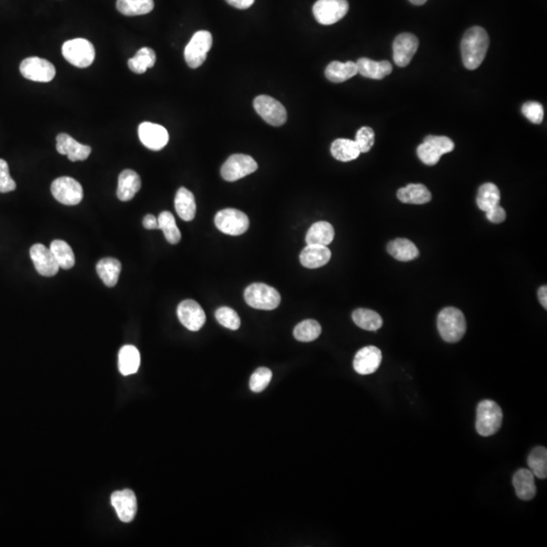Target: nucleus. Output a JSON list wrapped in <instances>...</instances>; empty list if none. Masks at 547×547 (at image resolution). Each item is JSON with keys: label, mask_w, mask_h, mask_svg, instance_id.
<instances>
[{"label": "nucleus", "mask_w": 547, "mask_h": 547, "mask_svg": "<svg viewBox=\"0 0 547 547\" xmlns=\"http://www.w3.org/2000/svg\"><path fill=\"white\" fill-rule=\"evenodd\" d=\"M489 38L482 26H472L465 32L461 41L463 64L469 70L480 67L489 49Z\"/></svg>", "instance_id": "obj_1"}, {"label": "nucleus", "mask_w": 547, "mask_h": 547, "mask_svg": "<svg viewBox=\"0 0 547 547\" xmlns=\"http://www.w3.org/2000/svg\"><path fill=\"white\" fill-rule=\"evenodd\" d=\"M437 327L441 338L447 342H457L467 331L464 314L455 307H446L439 313Z\"/></svg>", "instance_id": "obj_2"}, {"label": "nucleus", "mask_w": 547, "mask_h": 547, "mask_svg": "<svg viewBox=\"0 0 547 547\" xmlns=\"http://www.w3.org/2000/svg\"><path fill=\"white\" fill-rule=\"evenodd\" d=\"M503 423V412L498 403L489 399L480 401L476 410V432L483 437L493 436Z\"/></svg>", "instance_id": "obj_3"}, {"label": "nucleus", "mask_w": 547, "mask_h": 547, "mask_svg": "<svg viewBox=\"0 0 547 547\" xmlns=\"http://www.w3.org/2000/svg\"><path fill=\"white\" fill-rule=\"evenodd\" d=\"M245 300L252 309L274 311L280 305L281 295L269 285L254 283L245 289Z\"/></svg>", "instance_id": "obj_4"}, {"label": "nucleus", "mask_w": 547, "mask_h": 547, "mask_svg": "<svg viewBox=\"0 0 547 547\" xmlns=\"http://www.w3.org/2000/svg\"><path fill=\"white\" fill-rule=\"evenodd\" d=\"M455 148L454 142L445 136H427L417 149V157L427 166L438 164L442 155L452 153Z\"/></svg>", "instance_id": "obj_5"}, {"label": "nucleus", "mask_w": 547, "mask_h": 547, "mask_svg": "<svg viewBox=\"0 0 547 547\" xmlns=\"http://www.w3.org/2000/svg\"><path fill=\"white\" fill-rule=\"evenodd\" d=\"M62 54L70 64L78 68L89 67L96 58L94 45L89 40L83 38L65 42L62 46Z\"/></svg>", "instance_id": "obj_6"}, {"label": "nucleus", "mask_w": 547, "mask_h": 547, "mask_svg": "<svg viewBox=\"0 0 547 547\" xmlns=\"http://www.w3.org/2000/svg\"><path fill=\"white\" fill-rule=\"evenodd\" d=\"M212 35L208 31L195 33L184 49V60L189 67L196 69L200 67L207 58L208 52L212 47Z\"/></svg>", "instance_id": "obj_7"}, {"label": "nucleus", "mask_w": 547, "mask_h": 547, "mask_svg": "<svg viewBox=\"0 0 547 547\" xmlns=\"http://www.w3.org/2000/svg\"><path fill=\"white\" fill-rule=\"evenodd\" d=\"M215 225L223 234L236 236L247 232L250 219L247 214L237 209H223L215 216Z\"/></svg>", "instance_id": "obj_8"}, {"label": "nucleus", "mask_w": 547, "mask_h": 547, "mask_svg": "<svg viewBox=\"0 0 547 547\" xmlns=\"http://www.w3.org/2000/svg\"><path fill=\"white\" fill-rule=\"evenodd\" d=\"M257 113L271 126H282L287 121V111L284 105L272 96L261 94L254 101Z\"/></svg>", "instance_id": "obj_9"}, {"label": "nucleus", "mask_w": 547, "mask_h": 547, "mask_svg": "<svg viewBox=\"0 0 547 547\" xmlns=\"http://www.w3.org/2000/svg\"><path fill=\"white\" fill-rule=\"evenodd\" d=\"M53 197L66 206L78 205L83 199V189L76 180L61 177L51 184Z\"/></svg>", "instance_id": "obj_10"}, {"label": "nucleus", "mask_w": 547, "mask_h": 547, "mask_svg": "<svg viewBox=\"0 0 547 547\" xmlns=\"http://www.w3.org/2000/svg\"><path fill=\"white\" fill-rule=\"evenodd\" d=\"M313 10L318 23L324 26L333 25L349 12V3L347 0H318Z\"/></svg>", "instance_id": "obj_11"}, {"label": "nucleus", "mask_w": 547, "mask_h": 547, "mask_svg": "<svg viewBox=\"0 0 547 547\" xmlns=\"http://www.w3.org/2000/svg\"><path fill=\"white\" fill-rule=\"evenodd\" d=\"M258 164L247 155H232L221 168V175L226 182H236L258 170Z\"/></svg>", "instance_id": "obj_12"}, {"label": "nucleus", "mask_w": 547, "mask_h": 547, "mask_svg": "<svg viewBox=\"0 0 547 547\" xmlns=\"http://www.w3.org/2000/svg\"><path fill=\"white\" fill-rule=\"evenodd\" d=\"M19 71L24 78L36 83H50L56 76L55 66L40 57H28L21 61Z\"/></svg>", "instance_id": "obj_13"}, {"label": "nucleus", "mask_w": 547, "mask_h": 547, "mask_svg": "<svg viewBox=\"0 0 547 547\" xmlns=\"http://www.w3.org/2000/svg\"><path fill=\"white\" fill-rule=\"evenodd\" d=\"M177 318L184 327L191 331H198L206 322L205 311L195 300L182 301L177 306Z\"/></svg>", "instance_id": "obj_14"}, {"label": "nucleus", "mask_w": 547, "mask_h": 547, "mask_svg": "<svg viewBox=\"0 0 547 547\" xmlns=\"http://www.w3.org/2000/svg\"><path fill=\"white\" fill-rule=\"evenodd\" d=\"M138 135L145 147L155 151L162 150L170 140L168 132L164 126L150 122H144L139 125Z\"/></svg>", "instance_id": "obj_15"}, {"label": "nucleus", "mask_w": 547, "mask_h": 547, "mask_svg": "<svg viewBox=\"0 0 547 547\" xmlns=\"http://www.w3.org/2000/svg\"><path fill=\"white\" fill-rule=\"evenodd\" d=\"M419 48V40L415 35L403 33L399 35L393 42V60L399 67L410 64Z\"/></svg>", "instance_id": "obj_16"}, {"label": "nucleus", "mask_w": 547, "mask_h": 547, "mask_svg": "<svg viewBox=\"0 0 547 547\" xmlns=\"http://www.w3.org/2000/svg\"><path fill=\"white\" fill-rule=\"evenodd\" d=\"M111 504L116 510L119 519L122 522L130 523L137 513V498L131 489H124L113 493Z\"/></svg>", "instance_id": "obj_17"}, {"label": "nucleus", "mask_w": 547, "mask_h": 547, "mask_svg": "<svg viewBox=\"0 0 547 547\" xmlns=\"http://www.w3.org/2000/svg\"><path fill=\"white\" fill-rule=\"evenodd\" d=\"M30 256L34 263L35 269L41 276L53 277L58 273L59 267L50 248L42 243H36L30 250Z\"/></svg>", "instance_id": "obj_18"}, {"label": "nucleus", "mask_w": 547, "mask_h": 547, "mask_svg": "<svg viewBox=\"0 0 547 547\" xmlns=\"http://www.w3.org/2000/svg\"><path fill=\"white\" fill-rule=\"evenodd\" d=\"M382 362V353L377 347H364L354 358V369L358 374L369 375L376 372Z\"/></svg>", "instance_id": "obj_19"}, {"label": "nucleus", "mask_w": 547, "mask_h": 547, "mask_svg": "<svg viewBox=\"0 0 547 547\" xmlns=\"http://www.w3.org/2000/svg\"><path fill=\"white\" fill-rule=\"evenodd\" d=\"M56 141L57 151L60 155H67L68 159L71 162H83L91 155V146L79 144L68 134H58Z\"/></svg>", "instance_id": "obj_20"}, {"label": "nucleus", "mask_w": 547, "mask_h": 547, "mask_svg": "<svg viewBox=\"0 0 547 547\" xmlns=\"http://www.w3.org/2000/svg\"><path fill=\"white\" fill-rule=\"evenodd\" d=\"M141 189V179L136 171L125 170L119 175L117 197L120 201L128 202Z\"/></svg>", "instance_id": "obj_21"}, {"label": "nucleus", "mask_w": 547, "mask_h": 547, "mask_svg": "<svg viewBox=\"0 0 547 547\" xmlns=\"http://www.w3.org/2000/svg\"><path fill=\"white\" fill-rule=\"evenodd\" d=\"M331 258V252L326 245H306L301 252L300 263L309 269H318L327 265Z\"/></svg>", "instance_id": "obj_22"}, {"label": "nucleus", "mask_w": 547, "mask_h": 547, "mask_svg": "<svg viewBox=\"0 0 547 547\" xmlns=\"http://www.w3.org/2000/svg\"><path fill=\"white\" fill-rule=\"evenodd\" d=\"M358 73L371 79H383L392 72V65L390 61H374L369 58H360L356 62Z\"/></svg>", "instance_id": "obj_23"}, {"label": "nucleus", "mask_w": 547, "mask_h": 547, "mask_svg": "<svg viewBox=\"0 0 547 547\" xmlns=\"http://www.w3.org/2000/svg\"><path fill=\"white\" fill-rule=\"evenodd\" d=\"M516 495L523 501H530L536 495L535 476L529 469H519L513 478Z\"/></svg>", "instance_id": "obj_24"}, {"label": "nucleus", "mask_w": 547, "mask_h": 547, "mask_svg": "<svg viewBox=\"0 0 547 547\" xmlns=\"http://www.w3.org/2000/svg\"><path fill=\"white\" fill-rule=\"evenodd\" d=\"M335 237V229L329 222L320 221L313 224L307 232L305 241L307 245H331Z\"/></svg>", "instance_id": "obj_25"}, {"label": "nucleus", "mask_w": 547, "mask_h": 547, "mask_svg": "<svg viewBox=\"0 0 547 547\" xmlns=\"http://www.w3.org/2000/svg\"><path fill=\"white\" fill-rule=\"evenodd\" d=\"M397 196L399 201L403 203L415 204V205L429 203L432 199V195L427 186L422 184H408L404 188L399 189Z\"/></svg>", "instance_id": "obj_26"}, {"label": "nucleus", "mask_w": 547, "mask_h": 547, "mask_svg": "<svg viewBox=\"0 0 547 547\" xmlns=\"http://www.w3.org/2000/svg\"><path fill=\"white\" fill-rule=\"evenodd\" d=\"M175 207L177 215L184 221L194 220L196 216V201L194 195L188 189L180 188L175 198Z\"/></svg>", "instance_id": "obj_27"}, {"label": "nucleus", "mask_w": 547, "mask_h": 547, "mask_svg": "<svg viewBox=\"0 0 547 547\" xmlns=\"http://www.w3.org/2000/svg\"><path fill=\"white\" fill-rule=\"evenodd\" d=\"M121 270L122 265L117 259L105 258L96 263V273L107 287H115L117 285Z\"/></svg>", "instance_id": "obj_28"}, {"label": "nucleus", "mask_w": 547, "mask_h": 547, "mask_svg": "<svg viewBox=\"0 0 547 547\" xmlns=\"http://www.w3.org/2000/svg\"><path fill=\"white\" fill-rule=\"evenodd\" d=\"M358 73L357 64L353 61L342 63L333 61L326 68V78L333 83H342L354 78Z\"/></svg>", "instance_id": "obj_29"}, {"label": "nucleus", "mask_w": 547, "mask_h": 547, "mask_svg": "<svg viewBox=\"0 0 547 547\" xmlns=\"http://www.w3.org/2000/svg\"><path fill=\"white\" fill-rule=\"evenodd\" d=\"M388 252L395 260L399 261L415 260L419 254L416 245L406 238H397L390 241L388 245Z\"/></svg>", "instance_id": "obj_30"}, {"label": "nucleus", "mask_w": 547, "mask_h": 547, "mask_svg": "<svg viewBox=\"0 0 547 547\" xmlns=\"http://www.w3.org/2000/svg\"><path fill=\"white\" fill-rule=\"evenodd\" d=\"M140 367V353L131 345L122 347L119 352V369L125 376L135 374Z\"/></svg>", "instance_id": "obj_31"}, {"label": "nucleus", "mask_w": 547, "mask_h": 547, "mask_svg": "<svg viewBox=\"0 0 547 547\" xmlns=\"http://www.w3.org/2000/svg\"><path fill=\"white\" fill-rule=\"evenodd\" d=\"M331 153L336 159L342 162H352L361 155V151L355 141L344 138H340L333 142Z\"/></svg>", "instance_id": "obj_32"}, {"label": "nucleus", "mask_w": 547, "mask_h": 547, "mask_svg": "<svg viewBox=\"0 0 547 547\" xmlns=\"http://www.w3.org/2000/svg\"><path fill=\"white\" fill-rule=\"evenodd\" d=\"M50 250L61 269L69 270L76 265L73 250L66 241L60 239L52 241Z\"/></svg>", "instance_id": "obj_33"}, {"label": "nucleus", "mask_w": 547, "mask_h": 547, "mask_svg": "<svg viewBox=\"0 0 547 547\" xmlns=\"http://www.w3.org/2000/svg\"><path fill=\"white\" fill-rule=\"evenodd\" d=\"M157 62V54L151 48L144 47L136 53L133 58L128 60L131 71L136 74H144Z\"/></svg>", "instance_id": "obj_34"}, {"label": "nucleus", "mask_w": 547, "mask_h": 547, "mask_svg": "<svg viewBox=\"0 0 547 547\" xmlns=\"http://www.w3.org/2000/svg\"><path fill=\"white\" fill-rule=\"evenodd\" d=\"M352 318L355 324L365 331H376L383 324L381 316L371 309H356L352 314Z\"/></svg>", "instance_id": "obj_35"}, {"label": "nucleus", "mask_w": 547, "mask_h": 547, "mask_svg": "<svg viewBox=\"0 0 547 547\" xmlns=\"http://www.w3.org/2000/svg\"><path fill=\"white\" fill-rule=\"evenodd\" d=\"M153 8V0H117V10L127 17L147 15Z\"/></svg>", "instance_id": "obj_36"}, {"label": "nucleus", "mask_w": 547, "mask_h": 547, "mask_svg": "<svg viewBox=\"0 0 547 547\" xmlns=\"http://www.w3.org/2000/svg\"><path fill=\"white\" fill-rule=\"evenodd\" d=\"M501 200V193L498 186L492 182L483 184L478 190V197H476V204L482 211H489V209L498 205Z\"/></svg>", "instance_id": "obj_37"}, {"label": "nucleus", "mask_w": 547, "mask_h": 547, "mask_svg": "<svg viewBox=\"0 0 547 547\" xmlns=\"http://www.w3.org/2000/svg\"><path fill=\"white\" fill-rule=\"evenodd\" d=\"M158 226L164 232L166 241L171 245H177L181 241L182 234L177 226L175 217L168 211H164L158 216Z\"/></svg>", "instance_id": "obj_38"}, {"label": "nucleus", "mask_w": 547, "mask_h": 547, "mask_svg": "<svg viewBox=\"0 0 547 547\" xmlns=\"http://www.w3.org/2000/svg\"><path fill=\"white\" fill-rule=\"evenodd\" d=\"M528 465L536 478L544 480L547 476V450L546 448L535 447L528 457Z\"/></svg>", "instance_id": "obj_39"}, {"label": "nucleus", "mask_w": 547, "mask_h": 547, "mask_svg": "<svg viewBox=\"0 0 547 547\" xmlns=\"http://www.w3.org/2000/svg\"><path fill=\"white\" fill-rule=\"evenodd\" d=\"M293 333L294 338L299 342H313V340L318 339L322 333V327L316 320H303L295 327Z\"/></svg>", "instance_id": "obj_40"}, {"label": "nucleus", "mask_w": 547, "mask_h": 547, "mask_svg": "<svg viewBox=\"0 0 547 547\" xmlns=\"http://www.w3.org/2000/svg\"><path fill=\"white\" fill-rule=\"evenodd\" d=\"M217 322L226 329L236 331L241 327V318L234 309L227 306H222L215 313Z\"/></svg>", "instance_id": "obj_41"}, {"label": "nucleus", "mask_w": 547, "mask_h": 547, "mask_svg": "<svg viewBox=\"0 0 547 547\" xmlns=\"http://www.w3.org/2000/svg\"><path fill=\"white\" fill-rule=\"evenodd\" d=\"M273 373L269 368L266 367H261L254 371V374L252 375L250 380V388L254 392H261L268 388L270 382H271Z\"/></svg>", "instance_id": "obj_42"}, {"label": "nucleus", "mask_w": 547, "mask_h": 547, "mask_svg": "<svg viewBox=\"0 0 547 547\" xmlns=\"http://www.w3.org/2000/svg\"><path fill=\"white\" fill-rule=\"evenodd\" d=\"M375 133L370 127H362L356 134V144L359 147L361 153H369L374 145Z\"/></svg>", "instance_id": "obj_43"}, {"label": "nucleus", "mask_w": 547, "mask_h": 547, "mask_svg": "<svg viewBox=\"0 0 547 547\" xmlns=\"http://www.w3.org/2000/svg\"><path fill=\"white\" fill-rule=\"evenodd\" d=\"M522 113L533 124H541L544 111L541 104L537 102H527L522 105Z\"/></svg>", "instance_id": "obj_44"}, {"label": "nucleus", "mask_w": 547, "mask_h": 547, "mask_svg": "<svg viewBox=\"0 0 547 547\" xmlns=\"http://www.w3.org/2000/svg\"><path fill=\"white\" fill-rule=\"evenodd\" d=\"M17 189V184L10 175L8 162L0 158V193L12 192Z\"/></svg>", "instance_id": "obj_45"}, {"label": "nucleus", "mask_w": 547, "mask_h": 547, "mask_svg": "<svg viewBox=\"0 0 547 547\" xmlns=\"http://www.w3.org/2000/svg\"><path fill=\"white\" fill-rule=\"evenodd\" d=\"M485 215H487V218L492 223L498 224L506 220V211L504 210V208L501 207L500 205H496L495 207L489 209V211L485 212Z\"/></svg>", "instance_id": "obj_46"}, {"label": "nucleus", "mask_w": 547, "mask_h": 547, "mask_svg": "<svg viewBox=\"0 0 547 547\" xmlns=\"http://www.w3.org/2000/svg\"><path fill=\"white\" fill-rule=\"evenodd\" d=\"M225 1L238 10H247L254 3V0H225Z\"/></svg>", "instance_id": "obj_47"}, {"label": "nucleus", "mask_w": 547, "mask_h": 547, "mask_svg": "<svg viewBox=\"0 0 547 547\" xmlns=\"http://www.w3.org/2000/svg\"><path fill=\"white\" fill-rule=\"evenodd\" d=\"M144 226L145 228H146V229L149 230L159 229V226H158V220L155 215H146L144 219Z\"/></svg>", "instance_id": "obj_48"}, {"label": "nucleus", "mask_w": 547, "mask_h": 547, "mask_svg": "<svg viewBox=\"0 0 547 547\" xmlns=\"http://www.w3.org/2000/svg\"><path fill=\"white\" fill-rule=\"evenodd\" d=\"M538 297H539L540 303L544 309H547V287L546 285L540 287L539 291H538Z\"/></svg>", "instance_id": "obj_49"}, {"label": "nucleus", "mask_w": 547, "mask_h": 547, "mask_svg": "<svg viewBox=\"0 0 547 547\" xmlns=\"http://www.w3.org/2000/svg\"><path fill=\"white\" fill-rule=\"evenodd\" d=\"M410 1L415 6H423L427 2V0H410Z\"/></svg>", "instance_id": "obj_50"}]
</instances>
